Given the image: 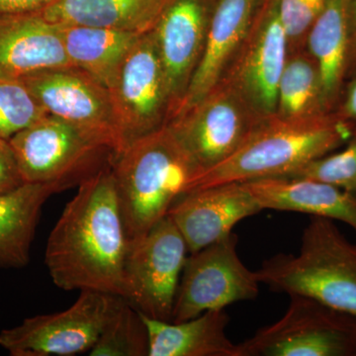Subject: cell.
Listing matches in <instances>:
<instances>
[{"mask_svg": "<svg viewBox=\"0 0 356 356\" xmlns=\"http://www.w3.org/2000/svg\"><path fill=\"white\" fill-rule=\"evenodd\" d=\"M47 114L20 79L0 76V137L9 140Z\"/></svg>", "mask_w": 356, "mask_h": 356, "instance_id": "cell-26", "label": "cell"}, {"mask_svg": "<svg viewBox=\"0 0 356 356\" xmlns=\"http://www.w3.org/2000/svg\"><path fill=\"white\" fill-rule=\"evenodd\" d=\"M278 17L288 41L298 39L309 32L324 8L325 0H275Z\"/></svg>", "mask_w": 356, "mask_h": 356, "instance_id": "cell-28", "label": "cell"}, {"mask_svg": "<svg viewBox=\"0 0 356 356\" xmlns=\"http://www.w3.org/2000/svg\"><path fill=\"white\" fill-rule=\"evenodd\" d=\"M149 332L144 318L124 298L88 355L149 356Z\"/></svg>", "mask_w": 356, "mask_h": 356, "instance_id": "cell-25", "label": "cell"}, {"mask_svg": "<svg viewBox=\"0 0 356 356\" xmlns=\"http://www.w3.org/2000/svg\"><path fill=\"white\" fill-rule=\"evenodd\" d=\"M60 191L57 185L25 184L0 193V267L27 266L42 208Z\"/></svg>", "mask_w": 356, "mask_h": 356, "instance_id": "cell-23", "label": "cell"}, {"mask_svg": "<svg viewBox=\"0 0 356 356\" xmlns=\"http://www.w3.org/2000/svg\"><path fill=\"white\" fill-rule=\"evenodd\" d=\"M353 44L351 0H325L308 35L310 56L317 65L325 110L334 112Z\"/></svg>", "mask_w": 356, "mask_h": 356, "instance_id": "cell-19", "label": "cell"}, {"mask_svg": "<svg viewBox=\"0 0 356 356\" xmlns=\"http://www.w3.org/2000/svg\"><path fill=\"white\" fill-rule=\"evenodd\" d=\"M8 140L25 184L57 185L62 191L79 186L115 158L109 147L51 114Z\"/></svg>", "mask_w": 356, "mask_h": 356, "instance_id": "cell-5", "label": "cell"}, {"mask_svg": "<svg viewBox=\"0 0 356 356\" xmlns=\"http://www.w3.org/2000/svg\"><path fill=\"white\" fill-rule=\"evenodd\" d=\"M355 129L339 112L266 117L226 161L197 175L187 192L215 185L284 177L336 151Z\"/></svg>", "mask_w": 356, "mask_h": 356, "instance_id": "cell-2", "label": "cell"}, {"mask_svg": "<svg viewBox=\"0 0 356 356\" xmlns=\"http://www.w3.org/2000/svg\"><path fill=\"white\" fill-rule=\"evenodd\" d=\"M261 116L228 79L180 112L166 125L198 168V175L236 153Z\"/></svg>", "mask_w": 356, "mask_h": 356, "instance_id": "cell-7", "label": "cell"}, {"mask_svg": "<svg viewBox=\"0 0 356 356\" xmlns=\"http://www.w3.org/2000/svg\"><path fill=\"white\" fill-rule=\"evenodd\" d=\"M123 297L84 290L69 308L25 318L0 332L11 356H72L92 350Z\"/></svg>", "mask_w": 356, "mask_h": 356, "instance_id": "cell-8", "label": "cell"}, {"mask_svg": "<svg viewBox=\"0 0 356 356\" xmlns=\"http://www.w3.org/2000/svg\"><path fill=\"white\" fill-rule=\"evenodd\" d=\"M67 67L72 65L58 25L37 13L0 16V76L21 79Z\"/></svg>", "mask_w": 356, "mask_h": 356, "instance_id": "cell-17", "label": "cell"}, {"mask_svg": "<svg viewBox=\"0 0 356 356\" xmlns=\"http://www.w3.org/2000/svg\"><path fill=\"white\" fill-rule=\"evenodd\" d=\"M261 1L213 0L202 57L172 118L202 99L226 76L250 34Z\"/></svg>", "mask_w": 356, "mask_h": 356, "instance_id": "cell-16", "label": "cell"}, {"mask_svg": "<svg viewBox=\"0 0 356 356\" xmlns=\"http://www.w3.org/2000/svg\"><path fill=\"white\" fill-rule=\"evenodd\" d=\"M262 210L291 211L343 222L356 236V197L336 185L309 178L274 177L245 181Z\"/></svg>", "mask_w": 356, "mask_h": 356, "instance_id": "cell-18", "label": "cell"}, {"mask_svg": "<svg viewBox=\"0 0 356 356\" xmlns=\"http://www.w3.org/2000/svg\"><path fill=\"white\" fill-rule=\"evenodd\" d=\"M49 114L69 122L115 154L124 149L108 89L74 67L21 77Z\"/></svg>", "mask_w": 356, "mask_h": 356, "instance_id": "cell-12", "label": "cell"}, {"mask_svg": "<svg viewBox=\"0 0 356 356\" xmlns=\"http://www.w3.org/2000/svg\"><path fill=\"white\" fill-rule=\"evenodd\" d=\"M168 0H56L37 13L57 25L88 26L144 34Z\"/></svg>", "mask_w": 356, "mask_h": 356, "instance_id": "cell-21", "label": "cell"}, {"mask_svg": "<svg viewBox=\"0 0 356 356\" xmlns=\"http://www.w3.org/2000/svg\"><path fill=\"white\" fill-rule=\"evenodd\" d=\"M288 44L275 0H262L248 38L222 77L261 116L277 111L278 84L288 60Z\"/></svg>", "mask_w": 356, "mask_h": 356, "instance_id": "cell-13", "label": "cell"}, {"mask_svg": "<svg viewBox=\"0 0 356 356\" xmlns=\"http://www.w3.org/2000/svg\"><path fill=\"white\" fill-rule=\"evenodd\" d=\"M353 14V44L356 49V0H351Z\"/></svg>", "mask_w": 356, "mask_h": 356, "instance_id": "cell-32", "label": "cell"}, {"mask_svg": "<svg viewBox=\"0 0 356 356\" xmlns=\"http://www.w3.org/2000/svg\"><path fill=\"white\" fill-rule=\"evenodd\" d=\"M238 243V236L232 232L187 257L170 322H184L257 298L259 281L240 259Z\"/></svg>", "mask_w": 356, "mask_h": 356, "instance_id": "cell-9", "label": "cell"}, {"mask_svg": "<svg viewBox=\"0 0 356 356\" xmlns=\"http://www.w3.org/2000/svg\"><path fill=\"white\" fill-rule=\"evenodd\" d=\"M25 184L9 140L0 137V193Z\"/></svg>", "mask_w": 356, "mask_h": 356, "instance_id": "cell-29", "label": "cell"}, {"mask_svg": "<svg viewBox=\"0 0 356 356\" xmlns=\"http://www.w3.org/2000/svg\"><path fill=\"white\" fill-rule=\"evenodd\" d=\"M238 344V356H356V315L300 295L286 313Z\"/></svg>", "mask_w": 356, "mask_h": 356, "instance_id": "cell-6", "label": "cell"}, {"mask_svg": "<svg viewBox=\"0 0 356 356\" xmlns=\"http://www.w3.org/2000/svg\"><path fill=\"white\" fill-rule=\"evenodd\" d=\"M58 26L70 64L108 90L142 35L88 26Z\"/></svg>", "mask_w": 356, "mask_h": 356, "instance_id": "cell-22", "label": "cell"}, {"mask_svg": "<svg viewBox=\"0 0 356 356\" xmlns=\"http://www.w3.org/2000/svg\"><path fill=\"white\" fill-rule=\"evenodd\" d=\"M255 273L259 283L274 291L356 315V243H350L332 220L312 218L298 254L270 257Z\"/></svg>", "mask_w": 356, "mask_h": 356, "instance_id": "cell-4", "label": "cell"}, {"mask_svg": "<svg viewBox=\"0 0 356 356\" xmlns=\"http://www.w3.org/2000/svg\"><path fill=\"white\" fill-rule=\"evenodd\" d=\"M111 168L129 243L163 220L199 173L168 125L128 145Z\"/></svg>", "mask_w": 356, "mask_h": 356, "instance_id": "cell-3", "label": "cell"}, {"mask_svg": "<svg viewBox=\"0 0 356 356\" xmlns=\"http://www.w3.org/2000/svg\"><path fill=\"white\" fill-rule=\"evenodd\" d=\"M187 252L184 236L166 215L146 235L129 243L125 299L147 318L172 320Z\"/></svg>", "mask_w": 356, "mask_h": 356, "instance_id": "cell-10", "label": "cell"}, {"mask_svg": "<svg viewBox=\"0 0 356 356\" xmlns=\"http://www.w3.org/2000/svg\"><path fill=\"white\" fill-rule=\"evenodd\" d=\"M56 0H0V16L38 13Z\"/></svg>", "mask_w": 356, "mask_h": 356, "instance_id": "cell-30", "label": "cell"}, {"mask_svg": "<svg viewBox=\"0 0 356 356\" xmlns=\"http://www.w3.org/2000/svg\"><path fill=\"white\" fill-rule=\"evenodd\" d=\"M339 113L353 126L356 131V79L348 89L343 105Z\"/></svg>", "mask_w": 356, "mask_h": 356, "instance_id": "cell-31", "label": "cell"}, {"mask_svg": "<svg viewBox=\"0 0 356 356\" xmlns=\"http://www.w3.org/2000/svg\"><path fill=\"white\" fill-rule=\"evenodd\" d=\"M109 92L124 149L168 124L172 102L153 30L140 35Z\"/></svg>", "mask_w": 356, "mask_h": 356, "instance_id": "cell-11", "label": "cell"}, {"mask_svg": "<svg viewBox=\"0 0 356 356\" xmlns=\"http://www.w3.org/2000/svg\"><path fill=\"white\" fill-rule=\"evenodd\" d=\"M320 76L313 58L299 55L288 58L281 74L277 111L281 117H301L325 113Z\"/></svg>", "mask_w": 356, "mask_h": 356, "instance_id": "cell-24", "label": "cell"}, {"mask_svg": "<svg viewBox=\"0 0 356 356\" xmlns=\"http://www.w3.org/2000/svg\"><path fill=\"white\" fill-rule=\"evenodd\" d=\"M129 240L111 165L79 185L51 229L44 264L56 286L126 296Z\"/></svg>", "mask_w": 356, "mask_h": 356, "instance_id": "cell-1", "label": "cell"}, {"mask_svg": "<svg viewBox=\"0 0 356 356\" xmlns=\"http://www.w3.org/2000/svg\"><path fill=\"white\" fill-rule=\"evenodd\" d=\"M142 316L149 332V356H238V344L227 336L229 318L225 310L178 323Z\"/></svg>", "mask_w": 356, "mask_h": 356, "instance_id": "cell-20", "label": "cell"}, {"mask_svg": "<svg viewBox=\"0 0 356 356\" xmlns=\"http://www.w3.org/2000/svg\"><path fill=\"white\" fill-rule=\"evenodd\" d=\"M261 211L245 182H232L187 192L175 201L168 216L192 254L228 236L238 222Z\"/></svg>", "mask_w": 356, "mask_h": 356, "instance_id": "cell-15", "label": "cell"}, {"mask_svg": "<svg viewBox=\"0 0 356 356\" xmlns=\"http://www.w3.org/2000/svg\"><path fill=\"white\" fill-rule=\"evenodd\" d=\"M212 4L213 0H168L153 28L172 102L170 120L202 57Z\"/></svg>", "mask_w": 356, "mask_h": 356, "instance_id": "cell-14", "label": "cell"}, {"mask_svg": "<svg viewBox=\"0 0 356 356\" xmlns=\"http://www.w3.org/2000/svg\"><path fill=\"white\" fill-rule=\"evenodd\" d=\"M284 177L309 178L327 182L356 197V131L339 153L332 152L312 161Z\"/></svg>", "mask_w": 356, "mask_h": 356, "instance_id": "cell-27", "label": "cell"}]
</instances>
